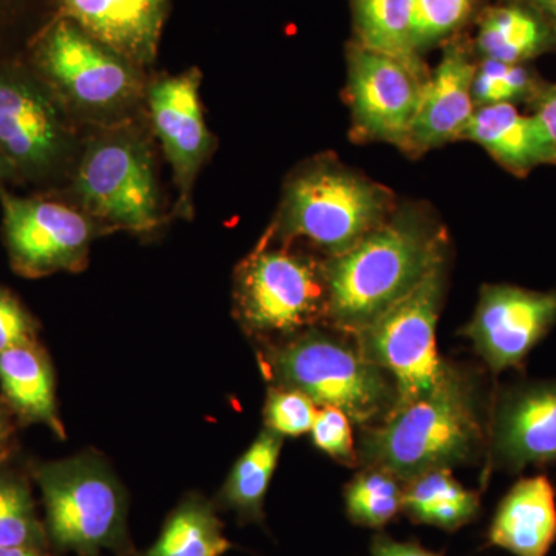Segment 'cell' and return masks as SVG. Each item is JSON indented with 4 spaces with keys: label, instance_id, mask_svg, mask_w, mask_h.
<instances>
[{
    "label": "cell",
    "instance_id": "obj_1",
    "mask_svg": "<svg viewBox=\"0 0 556 556\" xmlns=\"http://www.w3.org/2000/svg\"><path fill=\"white\" fill-rule=\"evenodd\" d=\"M448 236L430 208H396L356 247L324 262L327 317L356 336L447 263Z\"/></svg>",
    "mask_w": 556,
    "mask_h": 556
},
{
    "label": "cell",
    "instance_id": "obj_2",
    "mask_svg": "<svg viewBox=\"0 0 556 556\" xmlns=\"http://www.w3.org/2000/svg\"><path fill=\"white\" fill-rule=\"evenodd\" d=\"M484 444L478 383L467 371L453 367L430 396L367 427L357 456L365 467L382 468L407 484L428 471L470 463Z\"/></svg>",
    "mask_w": 556,
    "mask_h": 556
},
{
    "label": "cell",
    "instance_id": "obj_3",
    "mask_svg": "<svg viewBox=\"0 0 556 556\" xmlns=\"http://www.w3.org/2000/svg\"><path fill=\"white\" fill-rule=\"evenodd\" d=\"M396 208L386 186L348 169L338 160H313L288 179L266 237L305 239L334 257L356 247Z\"/></svg>",
    "mask_w": 556,
    "mask_h": 556
},
{
    "label": "cell",
    "instance_id": "obj_4",
    "mask_svg": "<svg viewBox=\"0 0 556 556\" xmlns=\"http://www.w3.org/2000/svg\"><path fill=\"white\" fill-rule=\"evenodd\" d=\"M269 362L280 387L302 391L317 407L339 408L356 426H376L396 408L393 380L356 340L311 329L278 348Z\"/></svg>",
    "mask_w": 556,
    "mask_h": 556
},
{
    "label": "cell",
    "instance_id": "obj_5",
    "mask_svg": "<svg viewBox=\"0 0 556 556\" xmlns=\"http://www.w3.org/2000/svg\"><path fill=\"white\" fill-rule=\"evenodd\" d=\"M40 80L62 108L105 126L126 123L146 98L139 65L91 38L72 21H58L36 50Z\"/></svg>",
    "mask_w": 556,
    "mask_h": 556
},
{
    "label": "cell",
    "instance_id": "obj_6",
    "mask_svg": "<svg viewBox=\"0 0 556 556\" xmlns=\"http://www.w3.org/2000/svg\"><path fill=\"white\" fill-rule=\"evenodd\" d=\"M72 192L79 208L112 229L149 232L160 225L152 149L127 123L105 126L90 137Z\"/></svg>",
    "mask_w": 556,
    "mask_h": 556
},
{
    "label": "cell",
    "instance_id": "obj_7",
    "mask_svg": "<svg viewBox=\"0 0 556 556\" xmlns=\"http://www.w3.org/2000/svg\"><path fill=\"white\" fill-rule=\"evenodd\" d=\"M445 274L442 263L407 298L353 336L364 356L393 380L394 409L430 396L452 372L453 365L439 356L437 345Z\"/></svg>",
    "mask_w": 556,
    "mask_h": 556
},
{
    "label": "cell",
    "instance_id": "obj_8",
    "mask_svg": "<svg viewBox=\"0 0 556 556\" xmlns=\"http://www.w3.org/2000/svg\"><path fill=\"white\" fill-rule=\"evenodd\" d=\"M47 529L58 547L80 556L115 551L126 541V497L97 457L47 464L38 471Z\"/></svg>",
    "mask_w": 556,
    "mask_h": 556
},
{
    "label": "cell",
    "instance_id": "obj_9",
    "mask_svg": "<svg viewBox=\"0 0 556 556\" xmlns=\"http://www.w3.org/2000/svg\"><path fill=\"white\" fill-rule=\"evenodd\" d=\"M236 306L244 327L258 334H292L327 317L324 263L263 241L237 273Z\"/></svg>",
    "mask_w": 556,
    "mask_h": 556
},
{
    "label": "cell",
    "instance_id": "obj_10",
    "mask_svg": "<svg viewBox=\"0 0 556 556\" xmlns=\"http://www.w3.org/2000/svg\"><path fill=\"white\" fill-rule=\"evenodd\" d=\"M61 108L42 80L0 65V149L17 178H49L67 163L73 137Z\"/></svg>",
    "mask_w": 556,
    "mask_h": 556
},
{
    "label": "cell",
    "instance_id": "obj_11",
    "mask_svg": "<svg viewBox=\"0 0 556 556\" xmlns=\"http://www.w3.org/2000/svg\"><path fill=\"white\" fill-rule=\"evenodd\" d=\"M0 203L3 239L17 274L36 278L84 269L97 219L62 201L21 199L3 189Z\"/></svg>",
    "mask_w": 556,
    "mask_h": 556
},
{
    "label": "cell",
    "instance_id": "obj_12",
    "mask_svg": "<svg viewBox=\"0 0 556 556\" xmlns=\"http://www.w3.org/2000/svg\"><path fill=\"white\" fill-rule=\"evenodd\" d=\"M427 78L420 61L402 60L358 43L350 47L346 94L354 137L404 148Z\"/></svg>",
    "mask_w": 556,
    "mask_h": 556
},
{
    "label": "cell",
    "instance_id": "obj_13",
    "mask_svg": "<svg viewBox=\"0 0 556 556\" xmlns=\"http://www.w3.org/2000/svg\"><path fill=\"white\" fill-rule=\"evenodd\" d=\"M556 324V291L485 285L464 336L493 372L519 367Z\"/></svg>",
    "mask_w": 556,
    "mask_h": 556
},
{
    "label": "cell",
    "instance_id": "obj_14",
    "mask_svg": "<svg viewBox=\"0 0 556 556\" xmlns=\"http://www.w3.org/2000/svg\"><path fill=\"white\" fill-rule=\"evenodd\" d=\"M199 68L153 80L146 89L153 130L174 170L178 188L177 212L192 214V192L201 167L212 150V135L204 121Z\"/></svg>",
    "mask_w": 556,
    "mask_h": 556
},
{
    "label": "cell",
    "instance_id": "obj_15",
    "mask_svg": "<svg viewBox=\"0 0 556 556\" xmlns=\"http://www.w3.org/2000/svg\"><path fill=\"white\" fill-rule=\"evenodd\" d=\"M490 445L493 466L504 470L556 463V379L507 391L493 417Z\"/></svg>",
    "mask_w": 556,
    "mask_h": 556
},
{
    "label": "cell",
    "instance_id": "obj_16",
    "mask_svg": "<svg viewBox=\"0 0 556 556\" xmlns=\"http://www.w3.org/2000/svg\"><path fill=\"white\" fill-rule=\"evenodd\" d=\"M475 73L477 65L467 51L459 43H450L437 68L428 75L419 109L402 149L419 155L463 138L477 110L471 94Z\"/></svg>",
    "mask_w": 556,
    "mask_h": 556
},
{
    "label": "cell",
    "instance_id": "obj_17",
    "mask_svg": "<svg viewBox=\"0 0 556 556\" xmlns=\"http://www.w3.org/2000/svg\"><path fill=\"white\" fill-rule=\"evenodd\" d=\"M61 7L65 20L139 67L155 60L166 0H61Z\"/></svg>",
    "mask_w": 556,
    "mask_h": 556
},
{
    "label": "cell",
    "instance_id": "obj_18",
    "mask_svg": "<svg viewBox=\"0 0 556 556\" xmlns=\"http://www.w3.org/2000/svg\"><path fill=\"white\" fill-rule=\"evenodd\" d=\"M555 540L554 485L544 475L521 479L497 507L490 544L515 556H547Z\"/></svg>",
    "mask_w": 556,
    "mask_h": 556
},
{
    "label": "cell",
    "instance_id": "obj_19",
    "mask_svg": "<svg viewBox=\"0 0 556 556\" xmlns=\"http://www.w3.org/2000/svg\"><path fill=\"white\" fill-rule=\"evenodd\" d=\"M464 139L482 146L507 170L527 174L556 156L546 130L535 115H522L514 104L475 110Z\"/></svg>",
    "mask_w": 556,
    "mask_h": 556
},
{
    "label": "cell",
    "instance_id": "obj_20",
    "mask_svg": "<svg viewBox=\"0 0 556 556\" xmlns=\"http://www.w3.org/2000/svg\"><path fill=\"white\" fill-rule=\"evenodd\" d=\"M0 387L11 408L28 422L46 424L62 434L49 358L36 342L0 353Z\"/></svg>",
    "mask_w": 556,
    "mask_h": 556
},
{
    "label": "cell",
    "instance_id": "obj_21",
    "mask_svg": "<svg viewBox=\"0 0 556 556\" xmlns=\"http://www.w3.org/2000/svg\"><path fill=\"white\" fill-rule=\"evenodd\" d=\"M402 510L419 525L453 532L477 518L479 496L444 468L428 471L407 482Z\"/></svg>",
    "mask_w": 556,
    "mask_h": 556
},
{
    "label": "cell",
    "instance_id": "obj_22",
    "mask_svg": "<svg viewBox=\"0 0 556 556\" xmlns=\"http://www.w3.org/2000/svg\"><path fill=\"white\" fill-rule=\"evenodd\" d=\"M552 43L546 24L522 7H496L486 10L477 38L478 50L490 61L521 64Z\"/></svg>",
    "mask_w": 556,
    "mask_h": 556
},
{
    "label": "cell",
    "instance_id": "obj_23",
    "mask_svg": "<svg viewBox=\"0 0 556 556\" xmlns=\"http://www.w3.org/2000/svg\"><path fill=\"white\" fill-rule=\"evenodd\" d=\"M351 9L358 46L420 61L412 42L415 0H351Z\"/></svg>",
    "mask_w": 556,
    "mask_h": 556
},
{
    "label": "cell",
    "instance_id": "obj_24",
    "mask_svg": "<svg viewBox=\"0 0 556 556\" xmlns=\"http://www.w3.org/2000/svg\"><path fill=\"white\" fill-rule=\"evenodd\" d=\"M281 438L268 428L262 431L226 481L223 501L244 519H262L263 501L283 445Z\"/></svg>",
    "mask_w": 556,
    "mask_h": 556
},
{
    "label": "cell",
    "instance_id": "obj_25",
    "mask_svg": "<svg viewBox=\"0 0 556 556\" xmlns=\"http://www.w3.org/2000/svg\"><path fill=\"white\" fill-rule=\"evenodd\" d=\"M230 547L214 510L199 500H190L167 519L146 556H225Z\"/></svg>",
    "mask_w": 556,
    "mask_h": 556
},
{
    "label": "cell",
    "instance_id": "obj_26",
    "mask_svg": "<svg viewBox=\"0 0 556 556\" xmlns=\"http://www.w3.org/2000/svg\"><path fill=\"white\" fill-rule=\"evenodd\" d=\"M405 484L390 471L365 467L345 489L346 514L358 526L380 529L404 507Z\"/></svg>",
    "mask_w": 556,
    "mask_h": 556
},
{
    "label": "cell",
    "instance_id": "obj_27",
    "mask_svg": "<svg viewBox=\"0 0 556 556\" xmlns=\"http://www.w3.org/2000/svg\"><path fill=\"white\" fill-rule=\"evenodd\" d=\"M43 532L36 518L30 490L20 479L0 477V547L40 548Z\"/></svg>",
    "mask_w": 556,
    "mask_h": 556
},
{
    "label": "cell",
    "instance_id": "obj_28",
    "mask_svg": "<svg viewBox=\"0 0 556 556\" xmlns=\"http://www.w3.org/2000/svg\"><path fill=\"white\" fill-rule=\"evenodd\" d=\"M535 89L532 75L521 64L484 60L477 65L471 94L475 108L514 104Z\"/></svg>",
    "mask_w": 556,
    "mask_h": 556
},
{
    "label": "cell",
    "instance_id": "obj_29",
    "mask_svg": "<svg viewBox=\"0 0 556 556\" xmlns=\"http://www.w3.org/2000/svg\"><path fill=\"white\" fill-rule=\"evenodd\" d=\"M477 3L478 0H415L412 42L416 53L459 30Z\"/></svg>",
    "mask_w": 556,
    "mask_h": 556
},
{
    "label": "cell",
    "instance_id": "obj_30",
    "mask_svg": "<svg viewBox=\"0 0 556 556\" xmlns=\"http://www.w3.org/2000/svg\"><path fill=\"white\" fill-rule=\"evenodd\" d=\"M317 405L294 388H270L266 401V427L280 437H302L313 428Z\"/></svg>",
    "mask_w": 556,
    "mask_h": 556
},
{
    "label": "cell",
    "instance_id": "obj_31",
    "mask_svg": "<svg viewBox=\"0 0 556 556\" xmlns=\"http://www.w3.org/2000/svg\"><path fill=\"white\" fill-rule=\"evenodd\" d=\"M314 445L346 466H357L358 456L354 447L351 420L345 413L334 407H320L311 428Z\"/></svg>",
    "mask_w": 556,
    "mask_h": 556
},
{
    "label": "cell",
    "instance_id": "obj_32",
    "mask_svg": "<svg viewBox=\"0 0 556 556\" xmlns=\"http://www.w3.org/2000/svg\"><path fill=\"white\" fill-rule=\"evenodd\" d=\"M35 342V321L11 292L0 288V353Z\"/></svg>",
    "mask_w": 556,
    "mask_h": 556
},
{
    "label": "cell",
    "instance_id": "obj_33",
    "mask_svg": "<svg viewBox=\"0 0 556 556\" xmlns=\"http://www.w3.org/2000/svg\"><path fill=\"white\" fill-rule=\"evenodd\" d=\"M535 116L546 130L556 156V84L538 94Z\"/></svg>",
    "mask_w": 556,
    "mask_h": 556
},
{
    "label": "cell",
    "instance_id": "obj_34",
    "mask_svg": "<svg viewBox=\"0 0 556 556\" xmlns=\"http://www.w3.org/2000/svg\"><path fill=\"white\" fill-rule=\"evenodd\" d=\"M371 556H441L413 543H399L387 536H378L372 543Z\"/></svg>",
    "mask_w": 556,
    "mask_h": 556
},
{
    "label": "cell",
    "instance_id": "obj_35",
    "mask_svg": "<svg viewBox=\"0 0 556 556\" xmlns=\"http://www.w3.org/2000/svg\"><path fill=\"white\" fill-rule=\"evenodd\" d=\"M0 556H47L39 548L33 547H0Z\"/></svg>",
    "mask_w": 556,
    "mask_h": 556
},
{
    "label": "cell",
    "instance_id": "obj_36",
    "mask_svg": "<svg viewBox=\"0 0 556 556\" xmlns=\"http://www.w3.org/2000/svg\"><path fill=\"white\" fill-rule=\"evenodd\" d=\"M17 178L16 174H14L13 167L10 166L9 160L3 155L2 149H0V189L5 182L11 181V179Z\"/></svg>",
    "mask_w": 556,
    "mask_h": 556
},
{
    "label": "cell",
    "instance_id": "obj_37",
    "mask_svg": "<svg viewBox=\"0 0 556 556\" xmlns=\"http://www.w3.org/2000/svg\"><path fill=\"white\" fill-rule=\"evenodd\" d=\"M7 438H9V420L5 413L0 409V447L5 444Z\"/></svg>",
    "mask_w": 556,
    "mask_h": 556
},
{
    "label": "cell",
    "instance_id": "obj_38",
    "mask_svg": "<svg viewBox=\"0 0 556 556\" xmlns=\"http://www.w3.org/2000/svg\"><path fill=\"white\" fill-rule=\"evenodd\" d=\"M548 5L552 7V9H554L555 13H556V0H548Z\"/></svg>",
    "mask_w": 556,
    "mask_h": 556
},
{
    "label": "cell",
    "instance_id": "obj_39",
    "mask_svg": "<svg viewBox=\"0 0 556 556\" xmlns=\"http://www.w3.org/2000/svg\"><path fill=\"white\" fill-rule=\"evenodd\" d=\"M544 2H548V0H544Z\"/></svg>",
    "mask_w": 556,
    "mask_h": 556
}]
</instances>
